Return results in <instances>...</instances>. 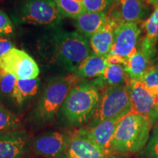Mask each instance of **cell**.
<instances>
[{"label": "cell", "instance_id": "cell-21", "mask_svg": "<svg viewBox=\"0 0 158 158\" xmlns=\"http://www.w3.org/2000/svg\"><path fill=\"white\" fill-rule=\"evenodd\" d=\"M20 127L19 118L0 102V133L18 130Z\"/></svg>", "mask_w": 158, "mask_h": 158}, {"label": "cell", "instance_id": "cell-8", "mask_svg": "<svg viewBox=\"0 0 158 158\" xmlns=\"http://www.w3.org/2000/svg\"><path fill=\"white\" fill-rule=\"evenodd\" d=\"M132 112L149 118L154 123L158 118L157 94L147 87L141 80H131L129 85Z\"/></svg>", "mask_w": 158, "mask_h": 158}, {"label": "cell", "instance_id": "cell-10", "mask_svg": "<svg viewBox=\"0 0 158 158\" xmlns=\"http://www.w3.org/2000/svg\"><path fill=\"white\" fill-rule=\"evenodd\" d=\"M106 156L84 133L80 130L68 141L65 158H106Z\"/></svg>", "mask_w": 158, "mask_h": 158}, {"label": "cell", "instance_id": "cell-29", "mask_svg": "<svg viewBox=\"0 0 158 158\" xmlns=\"http://www.w3.org/2000/svg\"><path fill=\"white\" fill-rule=\"evenodd\" d=\"M13 48H14V47H13L11 41L5 38V37H0V60L4 56V55L7 54Z\"/></svg>", "mask_w": 158, "mask_h": 158}, {"label": "cell", "instance_id": "cell-18", "mask_svg": "<svg viewBox=\"0 0 158 158\" xmlns=\"http://www.w3.org/2000/svg\"><path fill=\"white\" fill-rule=\"evenodd\" d=\"M152 66V60L138 49L137 52L126 60L124 65L131 80H140L147 71Z\"/></svg>", "mask_w": 158, "mask_h": 158}, {"label": "cell", "instance_id": "cell-5", "mask_svg": "<svg viewBox=\"0 0 158 158\" xmlns=\"http://www.w3.org/2000/svg\"><path fill=\"white\" fill-rule=\"evenodd\" d=\"M132 112L130 88L127 85H108L105 89L94 114L96 124L113 118H123Z\"/></svg>", "mask_w": 158, "mask_h": 158}, {"label": "cell", "instance_id": "cell-24", "mask_svg": "<svg viewBox=\"0 0 158 158\" xmlns=\"http://www.w3.org/2000/svg\"><path fill=\"white\" fill-rule=\"evenodd\" d=\"M17 78L13 75L2 70V78L0 83V98L13 100Z\"/></svg>", "mask_w": 158, "mask_h": 158}, {"label": "cell", "instance_id": "cell-27", "mask_svg": "<svg viewBox=\"0 0 158 158\" xmlns=\"http://www.w3.org/2000/svg\"><path fill=\"white\" fill-rule=\"evenodd\" d=\"M14 32V26L6 13L0 10V37L10 36Z\"/></svg>", "mask_w": 158, "mask_h": 158}, {"label": "cell", "instance_id": "cell-28", "mask_svg": "<svg viewBox=\"0 0 158 158\" xmlns=\"http://www.w3.org/2000/svg\"><path fill=\"white\" fill-rule=\"evenodd\" d=\"M146 152L149 158H158V123L153 129Z\"/></svg>", "mask_w": 158, "mask_h": 158}, {"label": "cell", "instance_id": "cell-6", "mask_svg": "<svg viewBox=\"0 0 158 158\" xmlns=\"http://www.w3.org/2000/svg\"><path fill=\"white\" fill-rule=\"evenodd\" d=\"M20 18L22 23L53 26L60 23L62 16L54 0H25Z\"/></svg>", "mask_w": 158, "mask_h": 158}, {"label": "cell", "instance_id": "cell-25", "mask_svg": "<svg viewBox=\"0 0 158 158\" xmlns=\"http://www.w3.org/2000/svg\"><path fill=\"white\" fill-rule=\"evenodd\" d=\"M116 0H83L84 11L88 13H102L115 3Z\"/></svg>", "mask_w": 158, "mask_h": 158}, {"label": "cell", "instance_id": "cell-13", "mask_svg": "<svg viewBox=\"0 0 158 158\" xmlns=\"http://www.w3.org/2000/svg\"><path fill=\"white\" fill-rule=\"evenodd\" d=\"M118 23L117 20L107 15L103 27L89 38V45L94 54L106 58L111 52L114 43V29Z\"/></svg>", "mask_w": 158, "mask_h": 158}, {"label": "cell", "instance_id": "cell-9", "mask_svg": "<svg viewBox=\"0 0 158 158\" xmlns=\"http://www.w3.org/2000/svg\"><path fill=\"white\" fill-rule=\"evenodd\" d=\"M141 31L138 23L127 22L118 23L114 29V43L110 54L127 60L137 52Z\"/></svg>", "mask_w": 158, "mask_h": 158}, {"label": "cell", "instance_id": "cell-30", "mask_svg": "<svg viewBox=\"0 0 158 158\" xmlns=\"http://www.w3.org/2000/svg\"><path fill=\"white\" fill-rule=\"evenodd\" d=\"M138 1H140L141 2H143V3L147 2L149 4H152V5H154L156 2H157L158 0H138Z\"/></svg>", "mask_w": 158, "mask_h": 158}, {"label": "cell", "instance_id": "cell-22", "mask_svg": "<svg viewBox=\"0 0 158 158\" xmlns=\"http://www.w3.org/2000/svg\"><path fill=\"white\" fill-rule=\"evenodd\" d=\"M54 1L62 17H68L76 19L85 12L82 4L75 0H54Z\"/></svg>", "mask_w": 158, "mask_h": 158}, {"label": "cell", "instance_id": "cell-15", "mask_svg": "<svg viewBox=\"0 0 158 158\" xmlns=\"http://www.w3.org/2000/svg\"><path fill=\"white\" fill-rule=\"evenodd\" d=\"M68 141L64 134L53 132L37 138L34 143V148L39 155L57 158L65 152Z\"/></svg>", "mask_w": 158, "mask_h": 158}, {"label": "cell", "instance_id": "cell-11", "mask_svg": "<svg viewBox=\"0 0 158 158\" xmlns=\"http://www.w3.org/2000/svg\"><path fill=\"white\" fill-rule=\"evenodd\" d=\"M122 118H113L97 124L84 133L106 156L112 155L111 143L118 122Z\"/></svg>", "mask_w": 158, "mask_h": 158}, {"label": "cell", "instance_id": "cell-17", "mask_svg": "<svg viewBox=\"0 0 158 158\" xmlns=\"http://www.w3.org/2000/svg\"><path fill=\"white\" fill-rule=\"evenodd\" d=\"M106 58L91 54L78 65L75 70V74L79 78L101 77L108 65Z\"/></svg>", "mask_w": 158, "mask_h": 158}, {"label": "cell", "instance_id": "cell-31", "mask_svg": "<svg viewBox=\"0 0 158 158\" xmlns=\"http://www.w3.org/2000/svg\"><path fill=\"white\" fill-rule=\"evenodd\" d=\"M1 78H2V70L0 69V83H1Z\"/></svg>", "mask_w": 158, "mask_h": 158}, {"label": "cell", "instance_id": "cell-20", "mask_svg": "<svg viewBox=\"0 0 158 158\" xmlns=\"http://www.w3.org/2000/svg\"><path fill=\"white\" fill-rule=\"evenodd\" d=\"M101 78L108 85H129L131 79L128 76L123 64L108 63Z\"/></svg>", "mask_w": 158, "mask_h": 158}, {"label": "cell", "instance_id": "cell-1", "mask_svg": "<svg viewBox=\"0 0 158 158\" xmlns=\"http://www.w3.org/2000/svg\"><path fill=\"white\" fill-rule=\"evenodd\" d=\"M152 124L149 118L133 112L124 116L114 133L112 155H128L143 149L149 138Z\"/></svg>", "mask_w": 158, "mask_h": 158}, {"label": "cell", "instance_id": "cell-33", "mask_svg": "<svg viewBox=\"0 0 158 158\" xmlns=\"http://www.w3.org/2000/svg\"><path fill=\"white\" fill-rule=\"evenodd\" d=\"M157 99H158V95H157Z\"/></svg>", "mask_w": 158, "mask_h": 158}, {"label": "cell", "instance_id": "cell-12", "mask_svg": "<svg viewBox=\"0 0 158 158\" xmlns=\"http://www.w3.org/2000/svg\"><path fill=\"white\" fill-rule=\"evenodd\" d=\"M27 147V135L24 131L0 133V158H23Z\"/></svg>", "mask_w": 158, "mask_h": 158}, {"label": "cell", "instance_id": "cell-7", "mask_svg": "<svg viewBox=\"0 0 158 158\" xmlns=\"http://www.w3.org/2000/svg\"><path fill=\"white\" fill-rule=\"evenodd\" d=\"M0 69L17 79L37 78L40 69L36 62L24 51L13 48L0 60Z\"/></svg>", "mask_w": 158, "mask_h": 158}, {"label": "cell", "instance_id": "cell-4", "mask_svg": "<svg viewBox=\"0 0 158 158\" xmlns=\"http://www.w3.org/2000/svg\"><path fill=\"white\" fill-rule=\"evenodd\" d=\"M56 58L69 71H75L90 54L86 37L77 31H57L54 36Z\"/></svg>", "mask_w": 158, "mask_h": 158}, {"label": "cell", "instance_id": "cell-26", "mask_svg": "<svg viewBox=\"0 0 158 158\" xmlns=\"http://www.w3.org/2000/svg\"><path fill=\"white\" fill-rule=\"evenodd\" d=\"M140 80L149 89L158 95V65H152Z\"/></svg>", "mask_w": 158, "mask_h": 158}, {"label": "cell", "instance_id": "cell-14", "mask_svg": "<svg viewBox=\"0 0 158 158\" xmlns=\"http://www.w3.org/2000/svg\"><path fill=\"white\" fill-rule=\"evenodd\" d=\"M114 5L116 9L110 15L119 23L141 22L148 12V7L145 3L138 0H116Z\"/></svg>", "mask_w": 158, "mask_h": 158}, {"label": "cell", "instance_id": "cell-3", "mask_svg": "<svg viewBox=\"0 0 158 158\" xmlns=\"http://www.w3.org/2000/svg\"><path fill=\"white\" fill-rule=\"evenodd\" d=\"M76 74L57 76L48 81L36 108V116L42 122H49L61 108L69 92L79 84Z\"/></svg>", "mask_w": 158, "mask_h": 158}, {"label": "cell", "instance_id": "cell-19", "mask_svg": "<svg viewBox=\"0 0 158 158\" xmlns=\"http://www.w3.org/2000/svg\"><path fill=\"white\" fill-rule=\"evenodd\" d=\"M40 81L38 78L31 79H17L13 100L19 106L36 95L38 92Z\"/></svg>", "mask_w": 158, "mask_h": 158}, {"label": "cell", "instance_id": "cell-16", "mask_svg": "<svg viewBox=\"0 0 158 158\" xmlns=\"http://www.w3.org/2000/svg\"><path fill=\"white\" fill-rule=\"evenodd\" d=\"M76 29L84 37L90 38L103 27L107 21V14L102 13L84 12L75 19Z\"/></svg>", "mask_w": 158, "mask_h": 158}, {"label": "cell", "instance_id": "cell-2", "mask_svg": "<svg viewBox=\"0 0 158 158\" xmlns=\"http://www.w3.org/2000/svg\"><path fill=\"white\" fill-rule=\"evenodd\" d=\"M100 98L98 85L92 83L77 84L62 105L64 117L71 124L84 123L94 115Z\"/></svg>", "mask_w": 158, "mask_h": 158}, {"label": "cell", "instance_id": "cell-32", "mask_svg": "<svg viewBox=\"0 0 158 158\" xmlns=\"http://www.w3.org/2000/svg\"><path fill=\"white\" fill-rule=\"evenodd\" d=\"M75 1H76V2H79V3H81L82 4L83 0H75Z\"/></svg>", "mask_w": 158, "mask_h": 158}, {"label": "cell", "instance_id": "cell-23", "mask_svg": "<svg viewBox=\"0 0 158 158\" xmlns=\"http://www.w3.org/2000/svg\"><path fill=\"white\" fill-rule=\"evenodd\" d=\"M154 6V10L147 21H144L143 27L146 31V38L156 45L158 40V1Z\"/></svg>", "mask_w": 158, "mask_h": 158}]
</instances>
